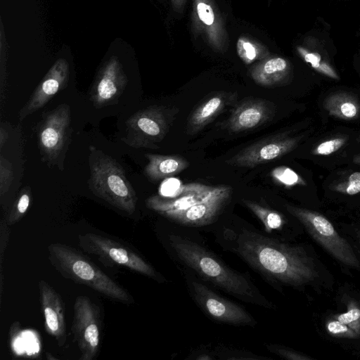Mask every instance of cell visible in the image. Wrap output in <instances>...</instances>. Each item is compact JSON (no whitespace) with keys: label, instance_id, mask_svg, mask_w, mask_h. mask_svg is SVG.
<instances>
[{"label":"cell","instance_id":"obj_1","mask_svg":"<svg viewBox=\"0 0 360 360\" xmlns=\"http://www.w3.org/2000/svg\"><path fill=\"white\" fill-rule=\"evenodd\" d=\"M218 243L278 291L282 287L304 292L308 288L317 292L333 289V275L310 245L285 242L244 226L222 228Z\"/></svg>","mask_w":360,"mask_h":360},{"label":"cell","instance_id":"obj_2","mask_svg":"<svg viewBox=\"0 0 360 360\" xmlns=\"http://www.w3.org/2000/svg\"><path fill=\"white\" fill-rule=\"evenodd\" d=\"M169 243L178 259L205 282L243 302L265 309L276 308L248 274L230 268L206 248L174 234L169 236Z\"/></svg>","mask_w":360,"mask_h":360},{"label":"cell","instance_id":"obj_3","mask_svg":"<svg viewBox=\"0 0 360 360\" xmlns=\"http://www.w3.org/2000/svg\"><path fill=\"white\" fill-rule=\"evenodd\" d=\"M230 188L193 184L184 186L173 197L156 195L146 200V206L186 226H202L213 223L230 198Z\"/></svg>","mask_w":360,"mask_h":360},{"label":"cell","instance_id":"obj_4","mask_svg":"<svg viewBox=\"0 0 360 360\" xmlns=\"http://www.w3.org/2000/svg\"><path fill=\"white\" fill-rule=\"evenodd\" d=\"M51 264L65 278L92 288L115 302L131 304L134 300L120 284L77 249L62 243L48 245Z\"/></svg>","mask_w":360,"mask_h":360},{"label":"cell","instance_id":"obj_5","mask_svg":"<svg viewBox=\"0 0 360 360\" xmlns=\"http://www.w3.org/2000/svg\"><path fill=\"white\" fill-rule=\"evenodd\" d=\"M89 148L91 152L89 189L112 206L132 214L136 210L138 198L124 169L110 156L93 146Z\"/></svg>","mask_w":360,"mask_h":360},{"label":"cell","instance_id":"obj_6","mask_svg":"<svg viewBox=\"0 0 360 360\" xmlns=\"http://www.w3.org/2000/svg\"><path fill=\"white\" fill-rule=\"evenodd\" d=\"M286 210L304 227L309 236L344 268L360 272V257L348 239L341 235L322 214L288 205Z\"/></svg>","mask_w":360,"mask_h":360},{"label":"cell","instance_id":"obj_7","mask_svg":"<svg viewBox=\"0 0 360 360\" xmlns=\"http://www.w3.org/2000/svg\"><path fill=\"white\" fill-rule=\"evenodd\" d=\"M79 245L108 267L122 266L158 282L165 278L142 256L123 243L93 233L80 234Z\"/></svg>","mask_w":360,"mask_h":360},{"label":"cell","instance_id":"obj_8","mask_svg":"<svg viewBox=\"0 0 360 360\" xmlns=\"http://www.w3.org/2000/svg\"><path fill=\"white\" fill-rule=\"evenodd\" d=\"M336 298V307L323 315L322 330L343 346L360 348V293L342 290Z\"/></svg>","mask_w":360,"mask_h":360},{"label":"cell","instance_id":"obj_9","mask_svg":"<svg viewBox=\"0 0 360 360\" xmlns=\"http://www.w3.org/2000/svg\"><path fill=\"white\" fill-rule=\"evenodd\" d=\"M190 295L212 320L238 326L255 327L257 321L241 306L220 296L195 277L185 274Z\"/></svg>","mask_w":360,"mask_h":360},{"label":"cell","instance_id":"obj_10","mask_svg":"<svg viewBox=\"0 0 360 360\" xmlns=\"http://www.w3.org/2000/svg\"><path fill=\"white\" fill-rule=\"evenodd\" d=\"M71 331L81 352L79 359L96 358L101 340V311L87 296L75 299Z\"/></svg>","mask_w":360,"mask_h":360},{"label":"cell","instance_id":"obj_11","mask_svg":"<svg viewBox=\"0 0 360 360\" xmlns=\"http://www.w3.org/2000/svg\"><path fill=\"white\" fill-rule=\"evenodd\" d=\"M168 114L162 107L150 106L132 115L126 122V135L122 140L134 148H157L167 134Z\"/></svg>","mask_w":360,"mask_h":360},{"label":"cell","instance_id":"obj_12","mask_svg":"<svg viewBox=\"0 0 360 360\" xmlns=\"http://www.w3.org/2000/svg\"><path fill=\"white\" fill-rule=\"evenodd\" d=\"M191 27L214 51L224 53L229 39L224 18L214 0H191Z\"/></svg>","mask_w":360,"mask_h":360},{"label":"cell","instance_id":"obj_13","mask_svg":"<svg viewBox=\"0 0 360 360\" xmlns=\"http://www.w3.org/2000/svg\"><path fill=\"white\" fill-rule=\"evenodd\" d=\"M70 109L63 103L49 112L38 131L39 146L45 159L54 161L63 149L70 134Z\"/></svg>","mask_w":360,"mask_h":360},{"label":"cell","instance_id":"obj_14","mask_svg":"<svg viewBox=\"0 0 360 360\" xmlns=\"http://www.w3.org/2000/svg\"><path fill=\"white\" fill-rule=\"evenodd\" d=\"M128 79L119 58L112 56L100 68L90 92L96 108L112 104L123 93Z\"/></svg>","mask_w":360,"mask_h":360},{"label":"cell","instance_id":"obj_15","mask_svg":"<svg viewBox=\"0 0 360 360\" xmlns=\"http://www.w3.org/2000/svg\"><path fill=\"white\" fill-rule=\"evenodd\" d=\"M300 137L274 136L242 150L226 162L237 167H255L274 161L293 150Z\"/></svg>","mask_w":360,"mask_h":360},{"label":"cell","instance_id":"obj_16","mask_svg":"<svg viewBox=\"0 0 360 360\" xmlns=\"http://www.w3.org/2000/svg\"><path fill=\"white\" fill-rule=\"evenodd\" d=\"M70 65L65 58H58L39 83L27 102L19 112V120L43 108L68 83Z\"/></svg>","mask_w":360,"mask_h":360},{"label":"cell","instance_id":"obj_17","mask_svg":"<svg viewBox=\"0 0 360 360\" xmlns=\"http://www.w3.org/2000/svg\"><path fill=\"white\" fill-rule=\"evenodd\" d=\"M39 300L44 318V329L59 347L67 340L65 304L61 296L46 281L38 282Z\"/></svg>","mask_w":360,"mask_h":360},{"label":"cell","instance_id":"obj_18","mask_svg":"<svg viewBox=\"0 0 360 360\" xmlns=\"http://www.w3.org/2000/svg\"><path fill=\"white\" fill-rule=\"evenodd\" d=\"M262 100H251L238 106L229 120L232 132H241L259 127L273 114L271 105Z\"/></svg>","mask_w":360,"mask_h":360},{"label":"cell","instance_id":"obj_19","mask_svg":"<svg viewBox=\"0 0 360 360\" xmlns=\"http://www.w3.org/2000/svg\"><path fill=\"white\" fill-rule=\"evenodd\" d=\"M249 72L257 84L263 86H274L289 79L292 65L285 58L270 55L255 63Z\"/></svg>","mask_w":360,"mask_h":360},{"label":"cell","instance_id":"obj_20","mask_svg":"<svg viewBox=\"0 0 360 360\" xmlns=\"http://www.w3.org/2000/svg\"><path fill=\"white\" fill-rule=\"evenodd\" d=\"M296 51L317 72L333 79H340L324 45L318 38L313 36L305 37L300 44L296 46Z\"/></svg>","mask_w":360,"mask_h":360},{"label":"cell","instance_id":"obj_21","mask_svg":"<svg viewBox=\"0 0 360 360\" xmlns=\"http://www.w3.org/2000/svg\"><path fill=\"white\" fill-rule=\"evenodd\" d=\"M145 157L148 163L145 167L144 174L153 181L172 177L189 166L187 160L179 155L146 153Z\"/></svg>","mask_w":360,"mask_h":360},{"label":"cell","instance_id":"obj_22","mask_svg":"<svg viewBox=\"0 0 360 360\" xmlns=\"http://www.w3.org/2000/svg\"><path fill=\"white\" fill-rule=\"evenodd\" d=\"M323 107L330 115L345 120L356 119L360 114L359 101L354 95L345 91L328 95L323 101Z\"/></svg>","mask_w":360,"mask_h":360},{"label":"cell","instance_id":"obj_23","mask_svg":"<svg viewBox=\"0 0 360 360\" xmlns=\"http://www.w3.org/2000/svg\"><path fill=\"white\" fill-rule=\"evenodd\" d=\"M224 105L222 94H216L204 101L191 114L188 122V131L196 133L201 130L219 113Z\"/></svg>","mask_w":360,"mask_h":360},{"label":"cell","instance_id":"obj_24","mask_svg":"<svg viewBox=\"0 0 360 360\" xmlns=\"http://www.w3.org/2000/svg\"><path fill=\"white\" fill-rule=\"evenodd\" d=\"M238 57L247 65L258 62L270 56L267 47L252 37L242 35L236 42Z\"/></svg>","mask_w":360,"mask_h":360},{"label":"cell","instance_id":"obj_25","mask_svg":"<svg viewBox=\"0 0 360 360\" xmlns=\"http://www.w3.org/2000/svg\"><path fill=\"white\" fill-rule=\"evenodd\" d=\"M245 206L251 210L261 221L265 231L272 233L274 231H283L286 224L284 216L276 210L265 207L260 204L252 200H244Z\"/></svg>","mask_w":360,"mask_h":360},{"label":"cell","instance_id":"obj_26","mask_svg":"<svg viewBox=\"0 0 360 360\" xmlns=\"http://www.w3.org/2000/svg\"><path fill=\"white\" fill-rule=\"evenodd\" d=\"M31 198L32 193L30 187L23 188L6 217V222L9 226L15 224L24 217L29 209Z\"/></svg>","mask_w":360,"mask_h":360},{"label":"cell","instance_id":"obj_27","mask_svg":"<svg viewBox=\"0 0 360 360\" xmlns=\"http://www.w3.org/2000/svg\"><path fill=\"white\" fill-rule=\"evenodd\" d=\"M271 175L276 181L286 187L307 185L306 181L298 174L286 166L276 167L271 172Z\"/></svg>","mask_w":360,"mask_h":360},{"label":"cell","instance_id":"obj_28","mask_svg":"<svg viewBox=\"0 0 360 360\" xmlns=\"http://www.w3.org/2000/svg\"><path fill=\"white\" fill-rule=\"evenodd\" d=\"M331 190L348 195L360 193V172H355L342 182L333 185Z\"/></svg>","mask_w":360,"mask_h":360},{"label":"cell","instance_id":"obj_29","mask_svg":"<svg viewBox=\"0 0 360 360\" xmlns=\"http://www.w3.org/2000/svg\"><path fill=\"white\" fill-rule=\"evenodd\" d=\"M266 347L270 352L287 360H314L313 357L306 354L283 345L270 344Z\"/></svg>","mask_w":360,"mask_h":360},{"label":"cell","instance_id":"obj_30","mask_svg":"<svg viewBox=\"0 0 360 360\" xmlns=\"http://www.w3.org/2000/svg\"><path fill=\"white\" fill-rule=\"evenodd\" d=\"M13 180V169L11 163L0 157V195L3 196L8 192Z\"/></svg>","mask_w":360,"mask_h":360},{"label":"cell","instance_id":"obj_31","mask_svg":"<svg viewBox=\"0 0 360 360\" xmlns=\"http://www.w3.org/2000/svg\"><path fill=\"white\" fill-rule=\"evenodd\" d=\"M345 136L335 137L320 143L312 150L316 155H329L340 150L347 142Z\"/></svg>","mask_w":360,"mask_h":360},{"label":"cell","instance_id":"obj_32","mask_svg":"<svg viewBox=\"0 0 360 360\" xmlns=\"http://www.w3.org/2000/svg\"><path fill=\"white\" fill-rule=\"evenodd\" d=\"M0 64H1V97L3 95L4 82L6 80V60L8 53V44L6 38V34L4 30L3 22L1 20V39H0Z\"/></svg>","mask_w":360,"mask_h":360},{"label":"cell","instance_id":"obj_33","mask_svg":"<svg viewBox=\"0 0 360 360\" xmlns=\"http://www.w3.org/2000/svg\"><path fill=\"white\" fill-rule=\"evenodd\" d=\"M11 234L9 225L7 224L6 219H2L0 223V266H1V276L2 274V266L4 253L8 243V240Z\"/></svg>","mask_w":360,"mask_h":360},{"label":"cell","instance_id":"obj_34","mask_svg":"<svg viewBox=\"0 0 360 360\" xmlns=\"http://www.w3.org/2000/svg\"><path fill=\"white\" fill-rule=\"evenodd\" d=\"M184 185L176 179H167L161 187V195L167 197H173L177 195L182 189Z\"/></svg>","mask_w":360,"mask_h":360},{"label":"cell","instance_id":"obj_35","mask_svg":"<svg viewBox=\"0 0 360 360\" xmlns=\"http://www.w3.org/2000/svg\"><path fill=\"white\" fill-rule=\"evenodd\" d=\"M188 0H170L173 9L177 13H181Z\"/></svg>","mask_w":360,"mask_h":360},{"label":"cell","instance_id":"obj_36","mask_svg":"<svg viewBox=\"0 0 360 360\" xmlns=\"http://www.w3.org/2000/svg\"><path fill=\"white\" fill-rule=\"evenodd\" d=\"M8 137V134L6 129L1 125L0 127V148L2 149Z\"/></svg>","mask_w":360,"mask_h":360},{"label":"cell","instance_id":"obj_37","mask_svg":"<svg viewBox=\"0 0 360 360\" xmlns=\"http://www.w3.org/2000/svg\"><path fill=\"white\" fill-rule=\"evenodd\" d=\"M354 237L355 238L357 243L360 245V229H355L352 231Z\"/></svg>","mask_w":360,"mask_h":360},{"label":"cell","instance_id":"obj_38","mask_svg":"<svg viewBox=\"0 0 360 360\" xmlns=\"http://www.w3.org/2000/svg\"><path fill=\"white\" fill-rule=\"evenodd\" d=\"M353 162L360 165V154H358L354 157Z\"/></svg>","mask_w":360,"mask_h":360},{"label":"cell","instance_id":"obj_39","mask_svg":"<svg viewBox=\"0 0 360 360\" xmlns=\"http://www.w3.org/2000/svg\"><path fill=\"white\" fill-rule=\"evenodd\" d=\"M46 357L47 359H56V358L55 356H53L51 354H49V352H46Z\"/></svg>","mask_w":360,"mask_h":360},{"label":"cell","instance_id":"obj_40","mask_svg":"<svg viewBox=\"0 0 360 360\" xmlns=\"http://www.w3.org/2000/svg\"><path fill=\"white\" fill-rule=\"evenodd\" d=\"M359 141H360V134H359Z\"/></svg>","mask_w":360,"mask_h":360}]
</instances>
